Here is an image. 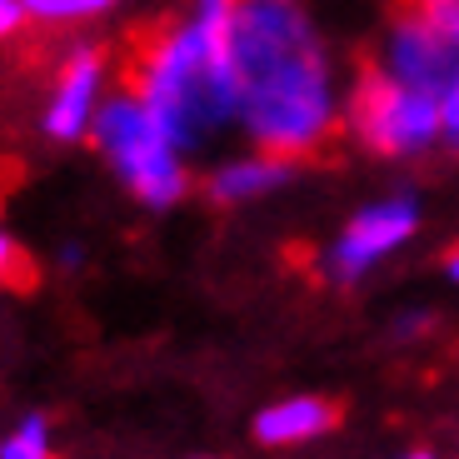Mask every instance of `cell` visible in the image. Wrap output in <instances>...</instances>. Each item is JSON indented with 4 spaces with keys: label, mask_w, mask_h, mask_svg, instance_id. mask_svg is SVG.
<instances>
[{
    "label": "cell",
    "mask_w": 459,
    "mask_h": 459,
    "mask_svg": "<svg viewBox=\"0 0 459 459\" xmlns=\"http://www.w3.org/2000/svg\"><path fill=\"white\" fill-rule=\"evenodd\" d=\"M235 130L250 145L310 160L340 135L344 75L310 0H240L230 15Z\"/></svg>",
    "instance_id": "cell-1"
},
{
    "label": "cell",
    "mask_w": 459,
    "mask_h": 459,
    "mask_svg": "<svg viewBox=\"0 0 459 459\" xmlns=\"http://www.w3.org/2000/svg\"><path fill=\"white\" fill-rule=\"evenodd\" d=\"M30 25V11H25V0H0V46L15 40V35Z\"/></svg>",
    "instance_id": "cell-14"
},
{
    "label": "cell",
    "mask_w": 459,
    "mask_h": 459,
    "mask_svg": "<svg viewBox=\"0 0 459 459\" xmlns=\"http://www.w3.org/2000/svg\"><path fill=\"white\" fill-rule=\"evenodd\" d=\"M126 0H25L30 25H50V30H81L105 15H115Z\"/></svg>",
    "instance_id": "cell-10"
},
{
    "label": "cell",
    "mask_w": 459,
    "mask_h": 459,
    "mask_svg": "<svg viewBox=\"0 0 459 459\" xmlns=\"http://www.w3.org/2000/svg\"><path fill=\"white\" fill-rule=\"evenodd\" d=\"M445 280H449V285L459 290V245H455V250L445 255Z\"/></svg>",
    "instance_id": "cell-16"
},
{
    "label": "cell",
    "mask_w": 459,
    "mask_h": 459,
    "mask_svg": "<svg viewBox=\"0 0 459 459\" xmlns=\"http://www.w3.org/2000/svg\"><path fill=\"white\" fill-rule=\"evenodd\" d=\"M295 165L290 155L280 150H264V145H250L245 140L240 150H230L210 165L205 175V195L225 210H245V205H264V200H275L290 180H295Z\"/></svg>",
    "instance_id": "cell-8"
},
{
    "label": "cell",
    "mask_w": 459,
    "mask_h": 459,
    "mask_svg": "<svg viewBox=\"0 0 459 459\" xmlns=\"http://www.w3.org/2000/svg\"><path fill=\"white\" fill-rule=\"evenodd\" d=\"M420 225H425V205L414 190H390V195L369 200L355 215H344V225L330 235V245L320 250V275L334 285H359L379 264L410 250Z\"/></svg>",
    "instance_id": "cell-5"
},
{
    "label": "cell",
    "mask_w": 459,
    "mask_h": 459,
    "mask_svg": "<svg viewBox=\"0 0 459 459\" xmlns=\"http://www.w3.org/2000/svg\"><path fill=\"white\" fill-rule=\"evenodd\" d=\"M255 439L264 449H305L334 429V404L325 394H280L255 414Z\"/></svg>",
    "instance_id": "cell-9"
},
{
    "label": "cell",
    "mask_w": 459,
    "mask_h": 459,
    "mask_svg": "<svg viewBox=\"0 0 459 459\" xmlns=\"http://www.w3.org/2000/svg\"><path fill=\"white\" fill-rule=\"evenodd\" d=\"M11 264H15V240L5 235V230H0V280L11 275Z\"/></svg>",
    "instance_id": "cell-15"
},
{
    "label": "cell",
    "mask_w": 459,
    "mask_h": 459,
    "mask_svg": "<svg viewBox=\"0 0 459 459\" xmlns=\"http://www.w3.org/2000/svg\"><path fill=\"white\" fill-rule=\"evenodd\" d=\"M439 130H445V150H459V75L439 91Z\"/></svg>",
    "instance_id": "cell-13"
},
{
    "label": "cell",
    "mask_w": 459,
    "mask_h": 459,
    "mask_svg": "<svg viewBox=\"0 0 459 459\" xmlns=\"http://www.w3.org/2000/svg\"><path fill=\"white\" fill-rule=\"evenodd\" d=\"M240 0H190L135 56L130 91L160 115L190 155L235 130V70H230V15Z\"/></svg>",
    "instance_id": "cell-2"
},
{
    "label": "cell",
    "mask_w": 459,
    "mask_h": 459,
    "mask_svg": "<svg viewBox=\"0 0 459 459\" xmlns=\"http://www.w3.org/2000/svg\"><path fill=\"white\" fill-rule=\"evenodd\" d=\"M110 91L115 85H110V60H105V50L91 46V40H70L60 50L56 70H50L46 91H40V115H35L40 120V135L50 145H85Z\"/></svg>",
    "instance_id": "cell-6"
},
{
    "label": "cell",
    "mask_w": 459,
    "mask_h": 459,
    "mask_svg": "<svg viewBox=\"0 0 459 459\" xmlns=\"http://www.w3.org/2000/svg\"><path fill=\"white\" fill-rule=\"evenodd\" d=\"M85 145L100 155V165L120 180V190L135 205L175 210L190 195V150L170 135V126L130 85L105 95Z\"/></svg>",
    "instance_id": "cell-3"
},
{
    "label": "cell",
    "mask_w": 459,
    "mask_h": 459,
    "mask_svg": "<svg viewBox=\"0 0 459 459\" xmlns=\"http://www.w3.org/2000/svg\"><path fill=\"white\" fill-rule=\"evenodd\" d=\"M340 135L375 160H425L445 145L439 130V95L425 85L394 81L390 70L365 65L344 85Z\"/></svg>",
    "instance_id": "cell-4"
},
{
    "label": "cell",
    "mask_w": 459,
    "mask_h": 459,
    "mask_svg": "<svg viewBox=\"0 0 459 459\" xmlns=\"http://www.w3.org/2000/svg\"><path fill=\"white\" fill-rule=\"evenodd\" d=\"M369 65L390 70L394 81H410V85H425V91H445L449 81L459 75V56L449 50V40L414 11L404 0L390 21L379 25V40H375V60Z\"/></svg>",
    "instance_id": "cell-7"
},
{
    "label": "cell",
    "mask_w": 459,
    "mask_h": 459,
    "mask_svg": "<svg viewBox=\"0 0 459 459\" xmlns=\"http://www.w3.org/2000/svg\"><path fill=\"white\" fill-rule=\"evenodd\" d=\"M414 11L425 15L429 25H435L439 35L449 40V50L459 56V0H410Z\"/></svg>",
    "instance_id": "cell-12"
},
{
    "label": "cell",
    "mask_w": 459,
    "mask_h": 459,
    "mask_svg": "<svg viewBox=\"0 0 459 459\" xmlns=\"http://www.w3.org/2000/svg\"><path fill=\"white\" fill-rule=\"evenodd\" d=\"M50 449H56V425L40 410L15 414V425L0 435V459H46Z\"/></svg>",
    "instance_id": "cell-11"
}]
</instances>
